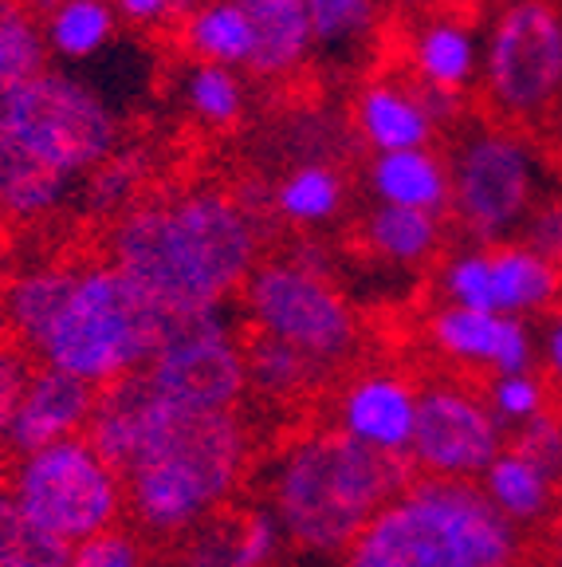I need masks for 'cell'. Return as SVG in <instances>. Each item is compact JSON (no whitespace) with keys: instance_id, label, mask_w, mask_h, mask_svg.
I'll use <instances>...</instances> for the list:
<instances>
[{"instance_id":"6da1fadb","label":"cell","mask_w":562,"mask_h":567,"mask_svg":"<svg viewBox=\"0 0 562 567\" xmlns=\"http://www.w3.org/2000/svg\"><path fill=\"white\" fill-rule=\"evenodd\" d=\"M268 225L229 189H177L118 213L106 257L169 316L220 308L260 265Z\"/></svg>"},{"instance_id":"7a4b0ae2","label":"cell","mask_w":562,"mask_h":567,"mask_svg":"<svg viewBox=\"0 0 562 567\" xmlns=\"http://www.w3.org/2000/svg\"><path fill=\"white\" fill-rule=\"evenodd\" d=\"M409 453H389L346 434L343 425L315 430L295 442L275 473V520L295 548L334 556L366 528V520L409 485Z\"/></svg>"},{"instance_id":"3957f363","label":"cell","mask_w":562,"mask_h":567,"mask_svg":"<svg viewBox=\"0 0 562 567\" xmlns=\"http://www.w3.org/2000/svg\"><path fill=\"white\" fill-rule=\"evenodd\" d=\"M519 524L465 477L409 481L370 516L346 567H516Z\"/></svg>"},{"instance_id":"277c9868","label":"cell","mask_w":562,"mask_h":567,"mask_svg":"<svg viewBox=\"0 0 562 567\" xmlns=\"http://www.w3.org/2000/svg\"><path fill=\"white\" fill-rule=\"evenodd\" d=\"M248 437L232 410L169 402L142 453L123 473V493L142 528L174 536L197 528L244 473Z\"/></svg>"},{"instance_id":"5b68a950","label":"cell","mask_w":562,"mask_h":567,"mask_svg":"<svg viewBox=\"0 0 562 567\" xmlns=\"http://www.w3.org/2000/svg\"><path fill=\"white\" fill-rule=\"evenodd\" d=\"M169 319L174 316L111 260L80 265V276L35 354L40 363L103 386L149 363Z\"/></svg>"},{"instance_id":"8992f818","label":"cell","mask_w":562,"mask_h":567,"mask_svg":"<svg viewBox=\"0 0 562 567\" xmlns=\"http://www.w3.org/2000/svg\"><path fill=\"white\" fill-rule=\"evenodd\" d=\"M547 162L551 154H543L535 131L500 123L492 115L488 123L468 126L448 151V217L476 245L511 240L547 194Z\"/></svg>"},{"instance_id":"52a82bcc","label":"cell","mask_w":562,"mask_h":567,"mask_svg":"<svg viewBox=\"0 0 562 567\" xmlns=\"http://www.w3.org/2000/svg\"><path fill=\"white\" fill-rule=\"evenodd\" d=\"M483 111L523 131H547L562 103V9L554 0H503L480 32Z\"/></svg>"},{"instance_id":"ba28073f","label":"cell","mask_w":562,"mask_h":567,"mask_svg":"<svg viewBox=\"0 0 562 567\" xmlns=\"http://www.w3.org/2000/svg\"><path fill=\"white\" fill-rule=\"evenodd\" d=\"M0 131L60 174L83 177L123 146V118L95 83L44 68L0 111Z\"/></svg>"},{"instance_id":"9c48e42d","label":"cell","mask_w":562,"mask_h":567,"mask_svg":"<svg viewBox=\"0 0 562 567\" xmlns=\"http://www.w3.org/2000/svg\"><path fill=\"white\" fill-rule=\"evenodd\" d=\"M9 488L35 520L71 544L115 528L126 496L115 465L80 434L20 453Z\"/></svg>"},{"instance_id":"30bf717a","label":"cell","mask_w":562,"mask_h":567,"mask_svg":"<svg viewBox=\"0 0 562 567\" xmlns=\"http://www.w3.org/2000/svg\"><path fill=\"white\" fill-rule=\"evenodd\" d=\"M240 292L256 331L299 347L315 363L346 359L358 343L354 308L331 284V276L308 260H260Z\"/></svg>"},{"instance_id":"8fae6325","label":"cell","mask_w":562,"mask_h":567,"mask_svg":"<svg viewBox=\"0 0 562 567\" xmlns=\"http://www.w3.org/2000/svg\"><path fill=\"white\" fill-rule=\"evenodd\" d=\"M142 371L169 402L189 410H232L248 390L244 343L225 316V303L169 319Z\"/></svg>"},{"instance_id":"7c38bea8","label":"cell","mask_w":562,"mask_h":567,"mask_svg":"<svg viewBox=\"0 0 562 567\" xmlns=\"http://www.w3.org/2000/svg\"><path fill=\"white\" fill-rule=\"evenodd\" d=\"M503 450L500 417L468 390L433 386L417 394L409 457L429 477H476Z\"/></svg>"},{"instance_id":"4fadbf2b","label":"cell","mask_w":562,"mask_h":567,"mask_svg":"<svg viewBox=\"0 0 562 567\" xmlns=\"http://www.w3.org/2000/svg\"><path fill=\"white\" fill-rule=\"evenodd\" d=\"M98 386L80 374L60 371L52 363L32 367L24 390H20L17 410L9 422V450L32 453L44 450L63 437H75L80 430H87V417L95 410Z\"/></svg>"},{"instance_id":"5bb4252c","label":"cell","mask_w":562,"mask_h":567,"mask_svg":"<svg viewBox=\"0 0 562 567\" xmlns=\"http://www.w3.org/2000/svg\"><path fill=\"white\" fill-rule=\"evenodd\" d=\"M429 339L445 359L488 367L496 374L528 371L531 367V331L523 316L445 303L429 316Z\"/></svg>"},{"instance_id":"9a60e30c","label":"cell","mask_w":562,"mask_h":567,"mask_svg":"<svg viewBox=\"0 0 562 567\" xmlns=\"http://www.w3.org/2000/svg\"><path fill=\"white\" fill-rule=\"evenodd\" d=\"M169 406V399L162 394L146 371L118 374V379L98 386L95 410L87 417V442L103 453L115 473L123 477L131 470V461L142 453V445L149 442L154 425H158L162 410Z\"/></svg>"},{"instance_id":"2e32d148","label":"cell","mask_w":562,"mask_h":567,"mask_svg":"<svg viewBox=\"0 0 562 567\" xmlns=\"http://www.w3.org/2000/svg\"><path fill=\"white\" fill-rule=\"evenodd\" d=\"M351 123L370 154L433 146L437 138V118L429 115L417 80L409 83L397 75H374L370 83H362L354 95Z\"/></svg>"},{"instance_id":"e0dca14e","label":"cell","mask_w":562,"mask_h":567,"mask_svg":"<svg viewBox=\"0 0 562 567\" xmlns=\"http://www.w3.org/2000/svg\"><path fill=\"white\" fill-rule=\"evenodd\" d=\"M417 422V390L402 374L370 371L346 386L339 402V425L362 442L389 453H409Z\"/></svg>"},{"instance_id":"ac0fdd59","label":"cell","mask_w":562,"mask_h":567,"mask_svg":"<svg viewBox=\"0 0 562 567\" xmlns=\"http://www.w3.org/2000/svg\"><path fill=\"white\" fill-rule=\"evenodd\" d=\"M405 63H409V75L425 87L465 95L480 80V32L468 20L437 12L414 28Z\"/></svg>"},{"instance_id":"d6986e66","label":"cell","mask_w":562,"mask_h":567,"mask_svg":"<svg viewBox=\"0 0 562 567\" xmlns=\"http://www.w3.org/2000/svg\"><path fill=\"white\" fill-rule=\"evenodd\" d=\"M252 24L248 68L256 80H288L315 52L311 17L303 0H240Z\"/></svg>"},{"instance_id":"ffe728a7","label":"cell","mask_w":562,"mask_h":567,"mask_svg":"<svg viewBox=\"0 0 562 567\" xmlns=\"http://www.w3.org/2000/svg\"><path fill=\"white\" fill-rule=\"evenodd\" d=\"M366 186L374 202L409 205V209L448 213L452 177H448V154L433 146H409V151H382L370 158Z\"/></svg>"},{"instance_id":"44dd1931","label":"cell","mask_w":562,"mask_h":567,"mask_svg":"<svg viewBox=\"0 0 562 567\" xmlns=\"http://www.w3.org/2000/svg\"><path fill=\"white\" fill-rule=\"evenodd\" d=\"M488 280H492V311L503 316H539L562 296V268L539 257L523 240L488 245Z\"/></svg>"},{"instance_id":"7402d4cb","label":"cell","mask_w":562,"mask_h":567,"mask_svg":"<svg viewBox=\"0 0 562 567\" xmlns=\"http://www.w3.org/2000/svg\"><path fill=\"white\" fill-rule=\"evenodd\" d=\"M75 276H80V265H35L28 272L12 276L0 292V328H4V336L35 354V347L44 343L48 328L60 316Z\"/></svg>"},{"instance_id":"603a6c76","label":"cell","mask_w":562,"mask_h":567,"mask_svg":"<svg viewBox=\"0 0 562 567\" xmlns=\"http://www.w3.org/2000/svg\"><path fill=\"white\" fill-rule=\"evenodd\" d=\"M75 194H80L75 177L52 169L0 131V217L40 221V217L60 213Z\"/></svg>"},{"instance_id":"cb8c5ba5","label":"cell","mask_w":562,"mask_h":567,"mask_svg":"<svg viewBox=\"0 0 562 567\" xmlns=\"http://www.w3.org/2000/svg\"><path fill=\"white\" fill-rule=\"evenodd\" d=\"M440 240H445V217L429 209L374 202L362 221V245L370 248V257L397 268L425 265L440 248Z\"/></svg>"},{"instance_id":"d4e9b609","label":"cell","mask_w":562,"mask_h":567,"mask_svg":"<svg viewBox=\"0 0 562 567\" xmlns=\"http://www.w3.org/2000/svg\"><path fill=\"white\" fill-rule=\"evenodd\" d=\"M346 202V182L326 158H303L272 186V213L291 229H319L334 221Z\"/></svg>"},{"instance_id":"484cf974","label":"cell","mask_w":562,"mask_h":567,"mask_svg":"<svg viewBox=\"0 0 562 567\" xmlns=\"http://www.w3.org/2000/svg\"><path fill=\"white\" fill-rule=\"evenodd\" d=\"M177 40L189 60L225 63V68H248V55H252V24L240 0L194 4L177 24Z\"/></svg>"},{"instance_id":"4316f807","label":"cell","mask_w":562,"mask_h":567,"mask_svg":"<svg viewBox=\"0 0 562 567\" xmlns=\"http://www.w3.org/2000/svg\"><path fill=\"white\" fill-rule=\"evenodd\" d=\"M118 28V9L111 0H55L44 9V44L48 55L83 63L95 60Z\"/></svg>"},{"instance_id":"83f0119b","label":"cell","mask_w":562,"mask_h":567,"mask_svg":"<svg viewBox=\"0 0 562 567\" xmlns=\"http://www.w3.org/2000/svg\"><path fill=\"white\" fill-rule=\"evenodd\" d=\"M483 493L511 524H535L554 501V481L523 453L500 450L483 470Z\"/></svg>"},{"instance_id":"f1b7e54d","label":"cell","mask_w":562,"mask_h":567,"mask_svg":"<svg viewBox=\"0 0 562 567\" xmlns=\"http://www.w3.org/2000/svg\"><path fill=\"white\" fill-rule=\"evenodd\" d=\"M181 103H185V111L201 126H209V131H232L248 111L240 68L189 60V68H185V75H181Z\"/></svg>"},{"instance_id":"f546056e","label":"cell","mask_w":562,"mask_h":567,"mask_svg":"<svg viewBox=\"0 0 562 567\" xmlns=\"http://www.w3.org/2000/svg\"><path fill=\"white\" fill-rule=\"evenodd\" d=\"M75 544L40 524L12 488H0V567H67Z\"/></svg>"},{"instance_id":"4dcf8cb0","label":"cell","mask_w":562,"mask_h":567,"mask_svg":"<svg viewBox=\"0 0 562 567\" xmlns=\"http://www.w3.org/2000/svg\"><path fill=\"white\" fill-rule=\"evenodd\" d=\"M44 68H48L44 24L28 9L4 0L0 4V111Z\"/></svg>"},{"instance_id":"1f68e13d","label":"cell","mask_w":562,"mask_h":567,"mask_svg":"<svg viewBox=\"0 0 562 567\" xmlns=\"http://www.w3.org/2000/svg\"><path fill=\"white\" fill-rule=\"evenodd\" d=\"M244 359H248V386L264 390L272 399H291L303 386H311L319 374V367L311 354H303L299 347L283 343L275 336L256 331L244 343Z\"/></svg>"},{"instance_id":"d6a6232c","label":"cell","mask_w":562,"mask_h":567,"mask_svg":"<svg viewBox=\"0 0 562 567\" xmlns=\"http://www.w3.org/2000/svg\"><path fill=\"white\" fill-rule=\"evenodd\" d=\"M146 182V151H123L118 146L106 162H98L80 182V202L91 217H118L142 194Z\"/></svg>"},{"instance_id":"836d02e7","label":"cell","mask_w":562,"mask_h":567,"mask_svg":"<svg viewBox=\"0 0 562 567\" xmlns=\"http://www.w3.org/2000/svg\"><path fill=\"white\" fill-rule=\"evenodd\" d=\"M303 4H308L319 52H354L378 24V0H303Z\"/></svg>"},{"instance_id":"e575fe53","label":"cell","mask_w":562,"mask_h":567,"mask_svg":"<svg viewBox=\"0 0 562 567\" xmlns=\"http://www.w3.org/2000/svg\"><path fill=\"white\" fill-rule=\"evenodd\" d=\"M440 292L460 308L492 311V280H488V245L465 248L440 268Z\"/></svg>"},{"instance_id":"d590c367","label":"cell","mask_w":562,"mask_h":567,"mask_svg":"<svg viewBox=\"0 0 562 567\" xmlns=\"http://www.w3.org/2000/svg\"><path fill=\"white\" fill-rule=\"evenodd\" d=\"M511 450L523 453L531 465H539L554 485L562 481V422L547 414V410L528 417V422H519V434L511 437Z\"/></svg>"},{"instance_id":"8d00e7d4","label":"cell","mask_w":562,"mask_h":567,"mask_svg":"<svg viewBox=\"0 0 562 567\" xmlns=\"http://www.w3.org/2000/svg\"><path fill=\"white\" fill-rule=\"evenodd\" d=\"M543 402H547V390L539 379H531L528 371H511V374H496L492 382V414L500 422H528V417L543 414Z\"/></svg>"},{"instance_id":"74e56055","label":"cell","mask_w":562,"mask_h":567,"mask_svg":"<svg viewBox=\"0 0 562 567\" xmlns=\"http://www.w3.org/2000/svg\"><path fill=\"white\" fill-rule=\"evenodd\" d=\"M519 240L562 268V189H547L539 197L535 209L523 221V229H519Z\"/></svg>"},{"instance_id":"f35d334b","label":"cell","mask_w":562,"mask_h":567,"mask_svg":"<svg viewBox=\"0 0 562 567\" xmlns=\"http://www.w3.org/2000/svg\"><path fill=\"white\" fill-rule=\"evenodd\" d=\"M67 567H146V559H142V548L131 532L106 528L91 540L75 544Z\"/></svg>"},{"instance_id":"ab89813d","label":"cell","mask_w":562,"mask_h":567,"mask_svg":"<svg viewBox=\"0 0 562 567\" xmlns=\"http://www.w3.org/2000/svg\"><path fill=\"white\" fill-rule=\"evenodd\" d=\"M32 363H28V351L17 343L0 347V450H9V422L12 410H17L20 390H24Z\"/></svg>"},{"instance_id":"60d3db41","label":"cell","mask_w":562,"mask_h":567,"mask_svg":"<svg viewBox=\"0 0 562 567\" xmlns=\"http://www.w3.org/2000/svg\"><path fill=\"white\" fill-rule=\"evenodd\" d=\"M118 20L134 28H166L181 24V17L194 9V0H115Z\"/></svg>"},{"instance_id":"b9f144b4","label":"cell","mask_w":562,"mask_h":567,"mask_svg":"<svg viewBox=\"0 0 562 567\" xmlns=\"http://www.w3.org/2000/svg\"><path fill=\"white\" fill-rule=\"evenodd\" d=\"M547 363H551V371L562 379V316L551 323V331H547Z\"/></svg>"},{"instance_id":"7bdbcfd3","label":"cell","mask_w":562,"mask_h":567,"mask_svg":"<svg viewBox=\"0 0 562 567\" xmlns=\"http://www.w3.org/2000/svg\"><path fill=\"white\" fill-rule=\"evenodd\" d=\"M547 131H551V142H547V151H551V162L562 169V103L559 111L551 115V123H547Z\"/></svg>"},{"instance_id":"ee69618b","label":"cell","mask_w":562,"mask_h":567,"mask_svg":"<svg viewBox=\"0 0 562 567\" xmlns=\"http://www.w3.org/2000/svg\"><path fill=\"white\" fill-rule=\"evenodd\" d=\"M0 347H4V328H0Z\"/></svg>"},{"instance_id":"f6af8a7d","label":"cell","mask_w":562,"mask_h":567,"mask_svg":"<svg viewBox=\"0 0 562 567\" xmlns=\"http://www.w3.org/2000/svg\"><path fill=\"white\" fill-rule=\"evenodd\" d=\"M559 567H562V559H559Z\"/></svg>"},{"instance_id":"bcb514c9","label":"cell","mask_w":562,"mask_h":567,"mask_svg":"<svg viewBox=\"0 0 562 567\" xmlns=\"http://www.w3.org/2000/svg\"><path fill=\"white\" fill-rule=\"evenodd\" d=\"M111 4H115V0H111Z\"/></svg>"},{"instance_id":"7dc6e473","label":"cell","mask_w":562,"mask_h":567,"mask_svg":"<svg viewBox=\"0 0 562 567\" xmlns=\"http://www.w3.org/2000/svg\"><path fill=\"white\" fill-rule=\"evenodd\" d=\"M0 4H4V0H0Z\"/></svg>"}]
</instances>
